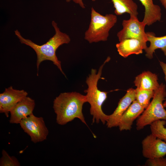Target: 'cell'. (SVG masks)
I'll use <instances>...</instances> for the list:
<instances>
[{
  "label": "cell",
  "instance_id": "6da1fadb",
  "mask_svg": "<svg viewBox=\"0 0 166 166\" xmlns=\"http://www.w3.org/2000/svg\"><path fill=\"white\" fill-rule=\"evenodd\" d=\"M52 24L55 30V34L46 42L41 45L23 38L18 30H15L14 33L22 44L29 46L35 52L37 56L36 65L38 71L40 64L44 61L49 60L52 61L65 76L62 69L61 61L56 56V51L61 45L69 43L71 38L68 35L60 31L57 23L54 21H52Z\"/></svg>",
  "mask_w": 166,
  "mask_h": 166
},
{
  "label": "cell",
  "instance_id": "7a4b0ae2",
  "mask_svg": "<svg viewBox=\"0 0 166 166\" xmlns=\"http://www.w3.org/2000/svg\"><path fill=\"white\" fill-rule=\"evenodd\" d=\"M87 102L85 95L76 92L61 93L54 100L53 108L57 123L64 125L78 118L87 125L82 113L84 104Z\"/></svg>",
  "mask_w": 166,
  "mask_h": 166
},
{
  "label": "cell",
  "instance_id": "3957f363",
  "mask_svg": "<svg viewBox=\"0 0 166 166\" xmlns=\"http://www.w3.org/2000/svg\"><path fill=\"white\" fill-rule=\"evenodd\" d=\"M108 57L100 67L98 72L96 69H92L91 73L86 78V83L88 88L84 91L87 101L90 104V113L93 116V123H98L101 121L103 124L106 123L109 115L105 114L102 109L103 103L107 97L108 92L102 91L97 87L98 82L101 78L102 70L104 65L110 60Z\"/></svg>",
  "mask_w": 166,
  "mask_h": 166
},
{
  "label": "cell",
  "instance_id": "277c9868",
  "mask_svg": "<svg viewBox=\"0 0 166 166\" xmlns=\"http://www.w3.org/2000/svg\"><path fill=\"white\" fill-rule=\"evenodd\" d=\"M117 20L116 15L112 14L103 15L92 7L90 22L85 33L84 39L89 43L107 41L110 30Z\"/></svg>",
  "mask_w": 166,
  "mask_h": 166
},
{
  "label": "cell",
  "instance_id": "5b68a950",
  "mask_svg": "<svg viewBox=\"0 0 166 166\" xmlns=\"http://www.w3.org/2000/svg\"><path fill=\"white\" fill-rule=\"evenodd\" d=\"M166 97L165 85L161 83L154 91L152 101L137 118L136 122L137 130H140L158 120L166 121V110L164 107L163 102Z\"/></svg>",
  "mask_w": 166,
  "mask_h": 166
},
{
  "label": "cell",
  "instance_id": "8992f818",
  "mask_svg": "<svg viewBox=\"0 0 166 166\" xmlns=\"http://www.w3.org/2000/svg\"><path fill=\"white\" fill-rule=\"evenodd\" d=\"M19 124L33 142L36 143L46 140L49 132L43 117L33 114L22 119Z\"/></svg>",
  "mask_w": 166,
  "mask_h": 166
},
{
  "label": "cell",
  "instance_id": "52a82bcc",
  "mask_svg": "<svg viewBox=\"0 0 166 166\" xmlns=\"http://www.w3.org/2000/svg\"><path fill=\"white\" fill-rule=\"evenodd\" d=\"M130 15L129 19L123 20L122 29L117 34L119 41L126 38H135L147 42V36L145 31L146 25L143 21L140 22L137 16Z\"/></svg>",
  "mask_w": 166,
  "mask_h": 166
},
{
  "label": "cell",
  "instance_id": "ba28073f",
  "mask_svg": "<svg viewBox=\"0 0 166 166\" xmlns=\"http://www.w3.org/2000/svg\"><path fill=\"white\" fill-rule=\"evenodd\" d=\"M27 95V92L24 90L15 89L11 86L6 88L0 94V113L8 117L11 110Z\"/></svg>",
  "mask_w": 166,
  "mask_h": 166
},
{
  "label": "cell",
  "instance_id": "9c48e42d",
  "mask_svg": "<svg viewBox=\"0 0 166 166\" xmlns=\"http://www.w3.org/2000/svg\"><path fill=\"white\" fill-rule=\"evenodd\" d=\"M142 153L148 159L164 157L166 155V142L151 133L142 141Z\"/></svg>",
  "mask_w": 166,
  "mask_h": 166
},
{
  "label": "cell",
  "instance_id": "30bf717a",
  "mask_svg": "<svg viewBox=\"0 0 166 166\" xmlns=\"http://www.w3.org/2000/svg\"><path fill=\"white\" fill-rule=\"evenodd\" d=\"M136 99V89L131 88L127 90L126 94L120 99L114 111L112 114L109 115L106 123L108 128L118 126L122 115Z\"/></svg>",
  "mask_w": 166,
  "mask_h": 166
},
{
  "label": "cell",
  "instance_id": "8fae6325",
  "mask_svg": "<svg viewBox=\"0 0 166 166\" xmlns=\"http://www.w3.org/2000/svg\"><path fill=\"white\" fill-rule=\"evenodd\" d=\"M35 105V101L27 96L18 102L10 112L9 122L11 124H19L24 118L33 114Z\"/></svg>",
  "mask_w": 166,
  "mask_h": 166
},
{
  "label": "cell",
  "instance_id": "7c38bea8",
  "mask_svg": "<svg viewBox=\"0 0 166 166\" xmlns=\"http://www.w3.org/2000/svg\"><path fill=\"white\" fill-rule=\"evenodd\" d=\"M146 42L137 39L126 38L117 43L116 47L119 54L126 58L131 54L142 53L147 47Z\"/></svg>",
  "mask_w": 166,
  "mask_h": 166
},
{
  "label": "cell",
  "instance_id": "4fadbf2b",
  "mask_svg": "<svg viewBox=\"0 0 166 166\" xmlns=\"http://www.w3.org/2000/svg\"><path fill=\"white\" fill-rule=\"evenodd\" d=\"M144 109L136 100L134 101L121 118L118 125L120 130H130L133 121L142 113Z\"/></svg>",
  "mask_w": 166,
  "mask_h": 166
},
{
  "label": "cell",
  "instance_id": "5bb4252c",
  "mask_svg": "<svg viewBox=\"0 0 166 166\" xmlns=\"http://www.w3.org/2000/svg\"><path fill=\"white\" fill-rule=\"evenodd\" d=\"M157 75L149 71H144L137 76L134 83L139 90L154 91L159 86Z\"/></svg>",
  "mask_w": 166,
  "mask_h": 166
},
{
  "label": "cell",
  "instance_id": "9a60e30c",
  "mask_svg": "<svg viewBox=\"0 0 166 166\" xmlns=\"http://www.w3.org/2000/svg\"><path fill=\"white\" fill-rule=\"evenodd\" d=\"M144 8V14L142 21L146 25L150 26L161 19L160 7L154 4L153 0H139Z\"/></svg>",
  "mask_w": 166,
  "mask_h": 166
},
{
  "label": "cell",
  "instance_id": "2e32d148",
  "mask_svg": "<svg viewBox=\"0 0 166 166\" xmlns=\"http://www.w3.org/2000/svg\"><path fill=\"white\" fill-rule=\"evenodd\" d=\"M146 33L147 41L150 43L149 46L144 50L146 53V57L149 59H152L155 51L159 49H161L166 56V35L156 37L153 32H148Z\"/></svg>",
  "mask_w": 166,
  "mask_h": 166
},
{
  "label": "cell",
  "instance_id": "e0dca14e",
  "mask_svg": "<svg viewBox=\"0 0 166 166\" xmlns=\"http://www.w3.org/2000/svg\"><path fill=\"white\" fill-rule=\"evenodd\" d=\"M96 0H92L94 2ZM115 8L114 13L121 15L125 13L137 16L138 6L133 0H111Z\"/></svg>",
  "mask_w": 166,
  "mask_h": 166
},
{
  "label": "cell",
  "instance_id": "ac0fdd59",
  "mask_svg": "<svg viewBox=\"0 0 166 166\" xmlns=\"http://www.w3.org/2000/svg\"><path fill=\"white\" fill-rule=\"evenodd\" d=\"M166 121L160 120L156 121L150 125L151 133L166 142V128L165 126Z\"/></svg>",
  "mask_w": 166,
  "mask_h": 166
},
{
  "label": "cell",
  "instance_id": "d6986e66",
  "mask_svg": "<svg viewBox=\"0 0 166 166\" xmlns=\"http://www.w3.org/2000/svg\"><path fill=\"white\" fill-rule=\"evenodd\" d=\"M136 100L145 109L150 103L151 99L153 98L154 91L152 90H139L136 89Z\"/></svg>",
  "mask_w": 166,
  "mask_h": 166
},
{
  "label": "cell",
  "instance_id": "ffe728a7",
  "mask_svg": "<svg viewBox=\"0 0 166 166\" xmlns=\"http://www.w3.org/2000/svg\"><path fill=\"white\" fill-rule=\"evenodd\" d=\"M2 156L0 159V166H20V164L15 156H10L4 149L2 152Z\"/></svg>",
  "mask_w": 166,
  "mask_h": 166
},
{
  "label": "cell",
  "instance_id": "44dd1931",
  "mask_svg": "<svg viewBox=\"0 0 166 166\" xmlns=\"http://www.w3.org/2000/svg\"><path fill=\"white\" fill-rule=\"evenodd\" d=\"M145 165L149 166H166V158L160 157L148 159Z\"/></svg>",
  "mask_w": 166,
  "mask_h": 166
},
{
  "label": "cell",
  "instance_id": "7402d4cb",
  "mask_svg": "<svg viewBox=\"0 0 166 166\" xmlns=\"http://www.w3.org/2000/svg\"><path fill=\"white\" fill-rule=\"evenodd\" d=\"M160 65L163 70L164 74V78L166 82V63H165L161 61H159ZM164 107L166 108V99L165 101L163 102Z\"/></svg>",
  "mask_w": 166,
  "mask_h": 166
},
{
  "label": "cell",
  "instance_id": "603a6c76",
  "mask_svg": "<svg viewBox=\"0 0 166 166\" xmlns=\"http://www.w3.org/2000/svg\"><path fill=\"white\" fill-rule=\"evenodd\" d=\"M75 3L78 4L82 8L85 9V6L83 0H71Z\"/></svg>",
  "mask_w": 166,
  "mask_h": 166
},
{
  "label": "cell",
  "instance_id": "cb8c5ba5",
  "mask_svg": "<svg viewBox=\"0 0 166 166\" xmlns=\"http://www.w3.org/2000/svg\"><path fill=\"white\" fill-rule=\"evenodd\" d=\"M160 2L166 11V0H160Z\"/></svg>",
  "mask_w": 166,
  "mask_h": 166
},
{
  "label": "cell",
  "instance_id": "d4e9b609",
  "mask_svg": "<svg viewBox=\"0 0 166 166\" xmlns=\"http://www.w3.org/2000/svg\"><path fill=\"white\" fill-rule=\"evenodd\" d=\"M67 2H69L70 1H71V0H65Z\"/></svg>",
  "mask_w": 166,
  "mask_h": 166
}]
</instances>
